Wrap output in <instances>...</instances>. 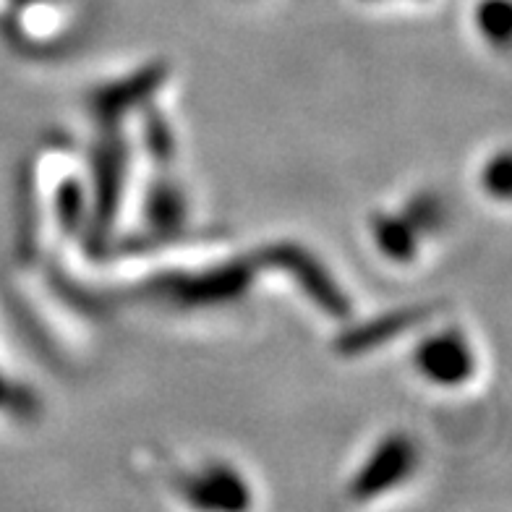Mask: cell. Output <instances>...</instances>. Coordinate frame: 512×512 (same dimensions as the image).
Wrapping results in <instances>:
<instances>
[{
    "label": "cell",
    "mask_w": 512,
    "mask_h": 512,
    "mask_svg": "<svg viewBox=\"0 0 512 512\" xmlns=\"http://www.w3.org/2000/svg\"><path fill=\"white\" fill-rule=\"evenodd\" d=\"M256 272L262 270L254 256H243V259L212 264L204 270L165 277L162 283H157V290L178 309H217L246 296L254 285Z\"/></svg>",
    "instance_id": "6da1fadb"
},
{
    "label": "cell",
    "mask_w": 512,
    "mask_h": 512,
    "mask_svg": "<svg viewBox=\"0 0 512 512\" xmlns=\"http://www.w3.org/2000/svg\"><path fill=\"white\" fill-rule=\"evenodd\" d=\"M254 259L259 270L285 272L293 280V285L309 298V304L317 306L322 314L335 319L348 317V311H351L348 293L337 285L335 275L324 267L322 259L311 254L309 249L283 241L259 249Z\"/></svg>",
    "instance_id": "7a4b0ae2"
},
{
    "label": "cell",
    "mask_w": 512,
    "mask_h": 512,
    "mask_svg": "<svg viewBox=\"0 0 512 512\" xmlns=\"http://www.w3.org/2000/svg\"><path fill=\"white\" fill-rule=\"evenodd\" d=\"M418 460L421 455L411 434H384L361 460L353 479L348 481V497L353 502H374V499L387 497L411 479L418 468Z\"/></svg>",
    "instance_id": "3957f363"
},
{
    "label": "cell",
    "mask_w": 512,
    "mask_h": 512,
    "mask_svg": "<svg viewBox=\"0 0 512 512\" xmlns=\"http://www.w3.org/2000/svg\"><path fill=\"white\" fill-rule=\"evenodd\" d=\"M411 358L418 377L439 390H460L479 371L476 348L458 327H442L424 335Z\"/></svg>",
    "instance_id": "277c9868"
},
{
    "label": "cell",
    "mask_w": 512,
    "mask_h": 512,
    "mask_svg": "<svg viewBox=\"0 0 512 512\" xmlns=\"http://www.w3.org/2000/svg\"><path fill=\"white\" fill-rule=\"evenodd\" d=\"M128 147L118 131L108 128V134L97 147L95 183L87 194V223L97 230H108L123 204L128 183Z\"/></svg>",
    "instance_id": "5b68a950"
},
{
    "label": "cell",
    "mask_w": 512,
    "mask_h": 512,
    "mask_svg": "<svg viewBox=\"0 0 512 512\" xmlns=\"http://www.w3.org/2000/svg\"><path fill=\"white\" fill-rule=\"evenodd\" d=\"M178 494L199 510H246L254 502L246 476L223 460H209L186 473L178 484Z\"/></svg>",
    "instance_id": "8992f818"
},
{
    "label": "cell",
    "mask_w": 512,
    "mask_h": 512,
    "mask_svg": "<svg viewBox=\"0 0 512 512\" xmlns=\"http://www.w3.org/2000/svg\"><path fill=\"white\" fill-rule=\"evenodd\" d=\"M429 317H432L429 306H408V309L387 311V314H379V317L369 319V322L356 324V327H348V330L340 332L337 351L343 353V356H364V353L382 348L390 340H398L400 335H405L411 327H416V324H421Z\"/></svg>",
    "instance_id": "52a82bcc"
},
{
    "label": "cell",
    "mask_w": 512,
    "mask_h": 512,
    "mask_svg": "<svg viewBox=\"0 0 512 512\" xmlns=\"http://www.w3.org/2000/svg\"><path fill=\"white\" fill-rule=\"evenodd\" d=\"M162 79H165V71L155 66L149 71H139L136 76H128V79L110 81L108 87L92 97V115H97V121L105 128H115L128 108L144 105L149 92H155Z\"/></svg>",
    "instance_id": "ba28073f"
},
{
    "label": "cell",
    "mask_w": 512,
    "mask_h": 512,
    "mask_svg": "<svg viewBox=\"0 0 512 512\" xmlns=\"http://www.w3.org/2000/svg\"><path fill=\"white\" fill-rule=\"evenodd\" d=\"M371 241L392 264H411L421 251V233L403 212H377L369 223Z\"/></svg>",
    "instance_id": "9c48e42d"
},
{
    "label": "cell",
    "mask_w": 512,
    "mask_h": 512,
    "mask_svg": "<svg viewBox=\"0 0 512 512\" xmlns=\"http://www.w3.org/2000/svg\"><path fill=\"white\" fill-rule=\"evenodd\" d=\"M144 217L149 228L155 230H176L186 220V196L181 194L176 183L157 181L149 186L144 196Z\"/></svg>",
    "instance_id": "30bf717a"
},
{
    "label": "cell",
    "mask_w": 512,
    "mask_h": 512,
    "mask_svg": "<svg viewBox=\"0 0 512 512\" xmlns=\"http://www.w3.org/2000/svg\"><path fill=\"white\" fill-rule=\"evenodd\" d=\"M473 21H476V29L486 45L497 50L507 48L512 27L510 0H479L476 11H473Z\"/></svg>",
    "instance_id": "8fae6325"
},
{
    "label": "cell",
    "mask_w": 512,
    "mask_h": 512,
    "mask_svg": "<svg viewBox=\"0 0 512 512\" xmlns=\"http://www.w3.org/2000/svg\"><path fill=\"white\" fill-rule=\"evenodd\" d=\"M403 215L413 223V228L421 233V238L434 236L447 225V207L442 202V196L437 194H418L413 196L408 207L403 209Z\"/></svg>",
    "instance_id": "7c38bea8"
},
{
    "label": "cell",
    "mask_w": 512,
    "mask_h": 512,
    "mask_svg": "<svg viewBox=\"0 0 512 512\" xmlns=\"http://www.w3.org/2000/svg\"><path fill=\"white\" fill-rule=\"evenodd\" d=\"M481 189L494 202H507L512 191V160L507 149H499L481 168Z\"/></svg>",
    "instance_id": "4fadbf2b"
},
{
    "label": "cell",
    "mask_w": 512,
    "mask_h": 512,
    "mask_svg": "<svg viewBox=\"0 0 512 512\" xmlns=\"http://www.w3.org/2000/svg\"><path fill=\"white\" fill-rule=\"evenodd\" d=\"M371 3H377V0H371Z\"/></svg>",
    "instance_id": "5bb4252c"
}]
</instances>
